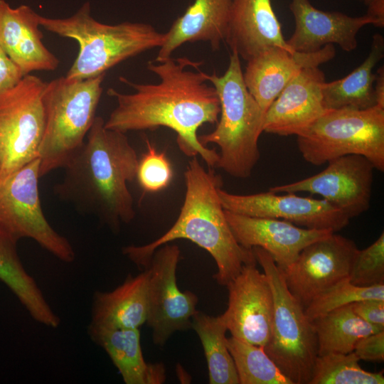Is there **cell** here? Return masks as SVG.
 Listing matches in <instances>:
<instances>
[{"mask_svg": "<svg viewBox=\"0 0 384 384\" xmlns=\"http://www.w3.org/2000/svg\"><path fill=\"white\" fill-rule=\"evenodd\" d=\"M369 299L384 300V284L358 287L346 278L314 299L304 309V312L311 321L338 307Z\"/></svg>", "mask_w": 384, "mask_h": 384, "instance_id": "cell-31", "label": "cell"}, {"mask_svg": "<svg viewBox=\"0 0 384 384\" xmlns=\"http://www.w3.org/2000/svg\"><path fill=\"white\" fill-rule=\"evenodd\" d=\"M215 87L220 102V117L215 129L198 136L205 146L215 144L220 149L216 167L230 176H251L260 153L258 139L263 132L265 114L248 91L238 54L232 50L228 67L223 75L205 73Z\"/></svg>", "mask_w": 384, "mask_h": 384, "instance_id": "cell-5", "label": "cell"}, {"mask_svg": "<svg viewBox=\"0 0 384 384\" xmlns=\"http://www.w3.org/2000/svg\"><path fill=\"white\" fill-rule=\"evenodd\" d=\"M336 55L333 44L312 53L270 48L247 61L245 85L265 114L286 85L304 68L329 62Z\"/></svg>", "mask_w": 384, "mask_h": 384, "instance_id": "cell-19", "label": "cell"}, {"mask_svg": "<svg viewBox=\"0 0 384 384\" xmlns=\"http://www.w3.org/2000/svg\"><path fill=\"white\" fill-rule=\"evenodd\" d=\"M289 9L295 26L287 43L299 52H316L334 43L344 51H353L358 46L359 31L366 25L375 24L367 14L353 17L338 11H324L309 0H292Z\"/></svg>", "mask_w": 384, "mask_h": 384, "instance_id": "cell-18", "label": "cell"}, {"mask_svg": "<svg viewBox=\"0 0 384 384\" xmlns=\"http://www.w3.org/2000/svg\"><path fill=\"white\" fill-rule=\"evenodd\" d=\"M218 195L225 210L247 216L282 219L309 229L336 233L346 227L351 220L341 210L322 198L302 197L295 193L277 195L268 190L241 195L220 188Z\"/></svg>", "mask_w": 384, "mask_h": 384, "instance_id": "cell-14", "label": "cell"}, {"mask_svg": "<svg viewBox=\"0 0 384 384\" xmlns=\"http://www.w3.org/2000/svg\"><path fill=\"white\" fill-rule=\"evenodd\" d=\"M156 63L149 62L147 69L159 78V83L138 84L120 77L119 80L135 92L107 90L117 106L105 121V127L123 133L167 127L176 133L178 148L185 155H199L208 167L216 166L218 152L203 145L197 131L204 124H217L219 98L215 87L206 83L204 72L198 68L196 72L187 69L202 62L170 57Z\"/></svg>", "mask_w": 384, "mask_h": 384, "instance_id": "cell-1", "label": "cell"}, {"mask_svg": "<svg viewBox=\"0 0 384 384\" xmlns=\"http://www.w3.org/2000/svg\"><path fill=\"white\" fill-rule=\"evenodd\" d=\"M373 87L375 105L384 108V66L378 68Z\"/></svg>", "mask_w": 384, "mask_h": 384, "instance_id": "cell-38", "label": "cell"}, {"mask_svg": "<svg viewBox=\"0 0 384 384\" xmlns=\"http://www.w3.org/2000/svg\"><path fill=\"white\" fill-rule=\"evenodd\" d=\"M125 134L107 129L102 117L96 116L55 187L60 198L93 214L114 232L136 214L127 183L137 177L139 158Z\"/></svg>", "mask_w": 384, "mask_h": 384, "instance_id": "cell-2", "label": "cell"}, {"mask_svg": "<svg viewBox=\"0 0 384 384\" xmlns=\"http://www.w3.org/2000/svg\"><path fill=\"white\" fill-rule=\"evenodd\" d=\"M252 249L269 281L274 299L271 334L265 351L292 384H309L318 356L312 322L289 291L282 271L272 256L261 247Z\"/></svg>", "mask_w": 384, "mask_h": 384, "instance_id": "cell-7", "label": "cell"}, {"mask_svg": "<svg viewBox=\"0 0 384 384\" xmlns=\"http://www.w3.org/2000/svg\"><path fill=\"white\" fill-rule=\"evenodd\" d=\"M348 279L362 287L384 284V233L370 245L358 250Z\"/></svg>", "mask_w": 384, "mask_h": 384, "instance_id": "cell-32", "label": "cell"}, {"mask_svg": "<svg viewBox=\"0 0 384 384\" xmlns=\"http://www.w3.org/2000/svg\"><path fill=\"white\" fill-rule=\"evenodd\" d=\"M297 137L303 159L314 166L357 154L384 171V108L379 106L327 110Z\"/></svg>", "mask_w": 384, "mask_h": 384, "instance_id": "cell-8", "label": "cell"}, {"mask_svg": "<svg viewBox=\"0 0 384 384\" xmlns=\"http://www.w3.org/2000/svg\"><path fill=\"white\" fill-rule=\"evenodd\" d=\"M225 214L242 247L262 248L282 271L296 260L305 247L333 233L327 230L302 228L279 218L247 216L225 210Z\"/></svg>", "mask_w": 384, "mask_h": 384, "instance_id": "cell-16", "label": "cell"}, {"mask_svg": "<svg viewBox=\"0 0 384 384\" xmlns=\"http://www.w3.org/2000/svg\"><path fill=\"white\" fill-rule=\"evenodd\" d=\"M360 1H363L365 4H368L369 1H370L371 0H360Z\"/></svg>", "mask_w": 384, "mask_h": 384, "instance_id": "cell-39", "label": "cell"}, {"mask_svg": "<svg viewBox=\"0 0 384 384\" xmlns=\"http://www.w3.org/2000/svg\"><path fill=\"white\" fill-rule=\"evenodd\" d=\"M353 352L360 360L381 362L384 360V330L360 338Z\"/></svg>", "mask_w": 384, "mask_h": 384, "instance_id": "cell-34", "label": "cell"}, {"mask_svg": "<svg viewBox=\"0 0 384 384\" xmlns=\"http://www.w3.org/2000/svg\"><path fill=\"white\" fill-rule=\"evenodd\" d=\"M39 22L46 30L78 42V55L65 75L68 79L84 80L105 74L124 60L160 48L164 40V33L149 23L99 22L91 16L89 2L71 16L55 18L40 15Z\"/></svg>", "mask_w": 384, "mask_h": 384, "instance_id": "cell-4", "label": "cell"}, {"mask_svg": "<svg viewBox=\"0 0 384 384\" xmlns=\"http://www.w3.org/2000/svg\"><path fill=\"white\" fill-rule=\"evenodd\" d=\"M384 56V38L376 33L373 36L370 52L365 60L348 75L322 85L324 108L364 110L375 105L373 84L375 66Z\"/></svg>", "mask_w": 384, "mask_h": 384, "instance_id": "cell-25", "label": "cell"}, {"mask_svg": "<svg viewBox=\"0 0 384 384\" xmlns=\"http://www.w3.org/2000/svg\"><path fill=\"white\" fill-rule=\"evenodd\" d=\"M45 85L28 74L0 95V178L39 158L45 129Z\"/></svg>", "mask_w": 384, "mask_h": 384, "instance_id": "cell-10", "label": "cell"}, {"mask_svg": "<svg viewBox=\"0 0 384 384\" xmlns=\"http://www.w3.org/2000/svg\"><path fill=\"white\" fill-rule=\"evenodd\" d=\"M191 328L200 338L204 351L210 384H240L236 368L227 346L228 331L220 316L196 311Z\"/></svg>", "mask_w": 384, "mask_h": 384, "instance_id": "cell-28", "label": "cell"}, {"mask_svg": "<svg viewBox=\"0 0 384 384\" xmlns=\"http://www.w3.org/2000/svg\"><path fill=\"white\" fill-rule=\"evenodd\" d=\"M317 66L302 70L284 87L266 111L262 131L279 136H298L326 110L322 97L325 82Z\"/></svg>", "mask_w": 384, "mask_h": 384, "instance_id": "cell-17", "label": "cell"}, {"mask_svg": "<svg viewBox=\"0 0 384 384\" xmlns=\"http://www.w3.org/2000/svg\"><path fill=\"white\" fill-rule=\"evenodd\" d=\"M359 361L353 351L317 356L309 384L384 383L383 371H366L361 367Z\"/></svg>", "mask_w": 384, "mask_h": 384, "instance_id": "cell-30", "label": "cell"}, {"mask_svg": "<svg viewBox=\"0 0 384 384\" xmlns=\"http://www.w3.org/2000/svg\"><path fill=\"white\" fill-rule=\"evenodd\" d=\"M149 272L129 274L124 282L110 292L97 291L93 295L89 326L103 329H139L148 314Z\"/></svg>", "mask_w": 384, "mask_h": 384, "instance_id": "cell-23", "label": "cell"}, {"mask_svg": "<svg viewBox=\"0 0 384 384\" xmlns=\"http://www.w3.org/2000/svg\"><path fill=\"white\" fill-rule=\"evenodd\" d=\"M181 257L178 245L166 243L154 252L149 266L148 314L146 324L152 331L153 342L163 346L176 331L191 328L198 297L181 291L176 269Z\"/></svg>", "mask_w": 384, "mask_h": 384, "instance_id": "cell-11", "label": "cell"}, {"mask_svg": "<svg viewBox=\"0 0 384 384\" xmlns=\"http://www.w3.org/2000/svg\"><path fill=\"white\" fill-rule=\"evenodd\" d=\"M24 75L0 46V95L15 86Z\"/></svg>", "mask_w": 384, "mask_h": 384, "instance_id": "cell-36", "label": "cell"}, {"mask_svg": "<svg viewBox=\"0 0 384 384\" xmlns=\"http://www.w3.org/2000/svg\"><path fill=\"white\" fill-rule=\"evenodd\" d=\"M40 159L0 178V229L17 242L36 241L60 260L73 262L75 253L66 238L50 225L43 212L38 191Z\"/></svg>", "mask_w": 384, "mask_h": 384, "instance_id": "cell-9", "label": "cell"}, {"mask_svg": "<svg viewBox=\"0 0 384 384\" xmlns=\"http://www.w3.org/2000/svg\"><path fill=\"white\" fill-rule=\"evenodd\" d=\"M317 339L318 356L353 351L357 341L384 330L360 318L348 304L335 309L311 321Z\"/></svg>", "mask_w": 384, "mask_h": 384, "instance_id": "cell-27", "label": "cell"}, {"mask_svg": "<svg viewBox=\"0 0 384 384\" xmlns=\"http://www.w3.org/2000/svg\"><path fill=\"white\" fill-rule=\"evenodd\" d=\"M256 265H244L228 284V307L220 317L231 336L264 348L270 337L274 299L265 274Z\"/></svg>", "mask_w": 384, "mask_h": 384, "instance_id": "cell-15", "label": "cell"}, {"mask_svg": "<svg viewBox=\"0 0 384 384\" xmlns=\"http://www.w3.org/2000/svg\"><path fill=\"white\" fill-rule=\"evenodd\" d=\"M326 168L306 178L274 186L273 193L308 192L316 194L341 210L350 219L366 212L370 206L373 171L363 156L349 154L329 161Z\"/></svg>", "mask_w": 384, "mask_h": 384, "instance_id": "cell-12", "label": "cell"}, {"mask_svg": "<svg viewBox=\"0 0 384 384\" xmlns=\"http://www.w3.org/2000/svg\"><path fill=\"white\" fill-rule=\"evenodd\" d=\"M40 15L27 5L12 8L0 0V46L26 75L33 71H52L58 58L44 45Z\"/></svg>", "mask_w": 384, "mask_h": 384, "instance_id": "cell-20", "label": "cell"}, {"mask_svg": "<svg viewBox=\"0 0 384 384\" xmlns=\"http://www.w3.org/2000/svg\"><path fill=\"white\" fill-rule=\"evenodd\" d=\"M232 0H195L164 33L155 62L171 57L185 43L209 42L213 50L225 40Z\"/></svg>", "mask_w": 384, "mask_h": 384, "instance_id": "cell-22", "label": "cell"}, {"mask_svg": "<svg viewBox=\"0 0 384 384\" xmlns=\"http://www.w3.org/2000/svg\"><path fill=\"white\" fill-rule=\"evenodd\" d=\"M88 335L102 348L126 384H159L165 380L162 364L144 361L139 329H103L88 326Z\"/></svg>", "mask_w": 384, "mask_h": 384, "instance_id": "cell-24", "label": "cell"}, {"mask_svg": "<svg viewBox=\"0 0 384 384\" xmlns=\"http://www.w3.org/2000/svg\"><path fill=\"white\" fill-rule=\"evenodd\" d=\"M146 143L147 150L139 159L136 178L145 192L155 193L170 184L173 170L166 153L157 151L147 139Z\"/></svg>", "mask_w": 384, "mask_h": 384, "instance_id": "cell-33", "label": "cell"}, {"mask_svg": "<svg viewBox=\"0 0 384 384\" xmlns=\"http://www.w3.org/2000/svg\"><path fill=\"white\" fill-rule=\"evenodd\" d=\"M367 5L366 14L374 20V26L383 28L384 26V0H371Z\"/></svg>", "mask_w": 384, "mask_h": 384, "instance_id": "cell-37", "label": "cell"}, {"mask_svg": "<svg viewBox=\"0 0 384 384\" xmlns=\"http://www.w3.org/2000/svg\"><path fill=\"white\" fill-rule=\"evenodd\" d=\"M353 311L363 320L384 328V300L369 299L351 304Z\"/></svg>", "mask_w": 384, "mask_h": 384, "instance_id": "cell-35", "label": "cell"}, {"mask_svg": "<svg viewBox=\"0 0 384 384\" xmlns=\"http://www.w3.org/2000/svg\"><path fill=\"white\" fill-rule=\"evenodd\" d=\"M105 74L84 80L65 76L46 82L45 129L39 151L42 177L67 162L82 144L96 117Z\"/></svg>", "mask_w": 384, "mask_h": 384, "instance_id": "cell-6", "label": "cell"}, {"mask_svg": "<svg viewBox=\"0 0 384 384\" xmlns=\"http://www.w3.org/2000/svg\"><path fill=\"white\" fill-rule=\"evenodd\" d=\"M186 193L179 215L164 235L142 245H128L122 253L143 270L159 247L177 239L188 240L214 259L218 284L227 286L244 265L257 263L252 249L242 247L229 226L218 195L223 180L212 168L205 169L197 156L191 157L184 172Z\"/></svg>", "mask_w": 384, "mask_h": 384, "instance_id": "cell-3", "label": "cell"}, {"mask_svg": "<svg viewBox=\"0 0 384 384\" xmlns=\"http://www.w3.org/2000/svg\"><path fill=\"white\" fill-rule=\"evenodd\" d=\"M16 243V240L0 229V279L15 294L33 319L46 326L57 328L60 319L23 266Z\"/></svg>", "mask_w": 384, "mask_h": 384, "instance_id": "cell-26", "label": "cell"}, {"mask_svg": "<svg viewBox=\"0 0 384 384\" xmlns=\"http://www.w3.org/2000/svg\"><path fill=\"white\" fill-rule=\"evenodd\" d=\"M225 41L246 61L274 46L294 51L284 38L272 0H232Z\"/></svg>", "mask_w": 384, "mask_h": 384, "instance_id": "cell-21", "label": "cell"}, {"mask_svg": "<svg viewBox=\"0 0 384 384\" xmlns=\"http://www.w3.org/2000/svg\"><path fill=\"white\" fill-rule=\"evenodd\" d=\"M227 346L240 384H292L262 346L230 336Z\"/></svg>", "mask_w": 384, "mask_h": 384, "instance_id": "cell-29", "label": "cell"}, {"mask_svg": "<svg viewBox=\"0 0 384 384\" xmlns=\"http://www.w3.org/2000/svg\"><path fill=\"white\" fill-rule=\"evenodd\" d=\"M358 249L355 242L333 233L305 247L282 274L291 294L305 309L314 299L348 278Z\"/></svg>", "mask_w": 384, "mask_h": 384, "instance_id": "cell-13", "label": "cell"}, {"mask_svg": "<svg viewBox=\"0 0 384 384\" xmlns=\"http://www.w3.org/2000/svg\"><path fill=\"white\" fill-rule=\"evenodd\" d=\"M0 168H1V166H0Z\"/></svg>", "mask_w": 384, "mask_h": 384, "instance_id": "cell-40", "label": "cell"}]
</instances>
